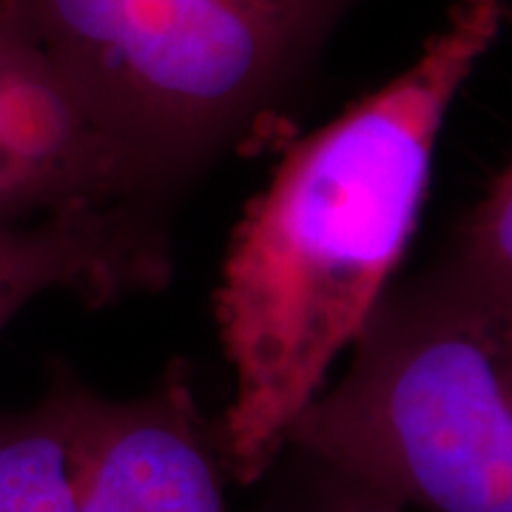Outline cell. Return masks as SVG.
<instances>
[{
  "label": "cell",
  "mask_w": 512,
  "mask_h": 512,
  "mask_svg": "<svg viewBox=\"0 0 512 512\" xmlns=\"http://www.w3.org/2000/svg\"><path fill=\"white\" fill-rule=\"evenodd\" d=\"M441 262L473 291L512 308V171L498 168L456 222Z\"/></svg>",
  "instance_id": "cell-8"
},
{
  "label": "cell",
  "mask_w": 512,
  "mask_h": 512,
  "mask_svg": "<svg viewBox=\"0 0 512 512\" xmlns=\"http://www.w3.org/2000/svg\"><path fill=\"white\" fill-rule=\"evenodd\" d=\"M214 424L202 419L191 370L174 362L137 399L83 404L77 512H231Z\"/></svg>",
  "instance_id": "cell-5"
},
{
  "label": "cell",
  "mask_w": 512,
  "mask_h": 512,
  "mask_svg": "<svg viewBox=\"0 0 512 512\" xmlns=\"http://www.w3.org/2000/svg\"><path fill=\"white\" fill-rule=\"evenodd\" d=\"M507 18V0H453L404 72L291 140L245 205L214 291L234 373L214 439L237 484L274 470L296 413L387 291L419 225L444 117Z\"/></svg>",
  "instance_id": "cell-1"
},
{
  "label": "cell",
  "mask_w": 512,
  "mask_h": 512,
  "mask_svg": "<svg viewBox=\"0 0 512 512\" xmlns=\"http://www.w3.org/2000/svg\"><path fill=\"white\" fill-rule=\"evenodd\" d=\"M285 450L390 510L512 512V308L441 259L387 285Z\"/></svg>",
  "instance_id": "cell-3"
},
{
  "label": "cell",
  "mask_w": 512,
  "mask_h": 512,
  "mask_svg": "<svg viewBox=\"0 0 512 512\" xmlns=\"http://www.w3.org/2000/svg\"><path fill=\"white\" fill-rule=\"evenodd\" d=\"M89 387L57 370L46 393L0 410V512H77L74 467Z\"/></svg>",
  "instance_id": "cell-7"
},
{
  "label": "cell",
  "mask_w": 512,
  "mask_h": 512,
  "mask_svg": "<svg viewBox=\"0 0 512 512\" xmlns=\"http://www.w3.org/2000/svg\"><path fill=\"white\" fill-rule=\"evenodd\" d=\"M165 208L120 200L74 205L0 228V333L46 293L106 308L171 279Z\"/></svg>",
  "instance_id": "cell-6"
},
{
  "label": "cell",
  "mask_w": 512,
  "mask_h": 512,
  "mask_svg": "<svg viewBox=\"0 0 512 512\" xmlns=\"http://www.w3.org/2000/svg\"><path fill=\"white\" fill-rule=\"evenodd\" d=\"M120 200L154 202L0 0V228Z\"/></svg>",
  "instance_id": "cell-4"
},
{
  "label": "cell",
  "mask_w": 512,
  "mask_h": 512,
  "mask_svg": "<svg viewBox=\"0 0 512 512\" xmlns=\"http://www.w3.org/2000/svg\"><path fill=\"white\" fill-rule=\"evenodd\" d=\"M92 126L163 202L291 131L359 0H6Z\"/></svg>",
  "instance_id": "cell-2"
}]
</instances>
